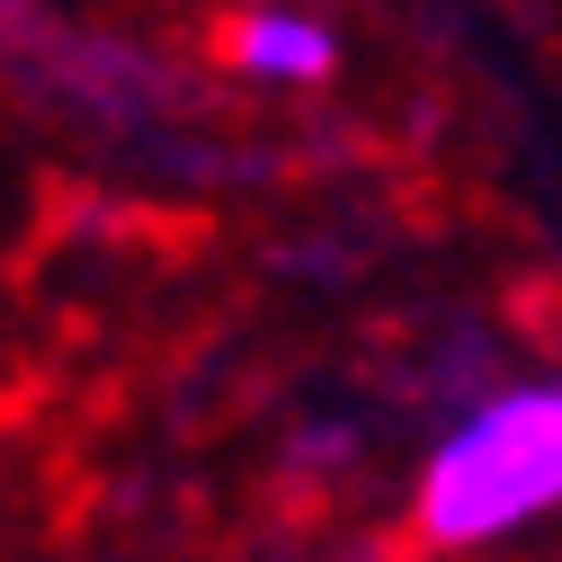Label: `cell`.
<instances>
[{
  "instance_id": "obj_2",
  "label": "cell",
  "mask_w": 562,
  "mask_h": 562,
  "mask_svg": "<svg viewBox=\"0 0 562 562\" xmlns=\"http://www.w3.org/2000/svg\"><path fill=\"white\" fill-rule=\"evenodd\" d=\"M224 54L259 81H322L330 72V36L322 19H295V10H241L224 27Z\"/></svg>"
},
{
  "instance_id": "obj_1",
  "label": "cell",
  "mask_w": 562,
  "mask_h": 562,
  "mask_svg": "<svg viewBox=\"0 0 562 562\" xmlns=\"http://www.w3.org/2000/svg\"><path fill=\"white\" fill-rule=\"evenodd\" d=\"M562 501V402L553 393H509L482 419L438 447L419 482V536L429 544H482L544 518Z\"/></svg>"
}]
</instances>
